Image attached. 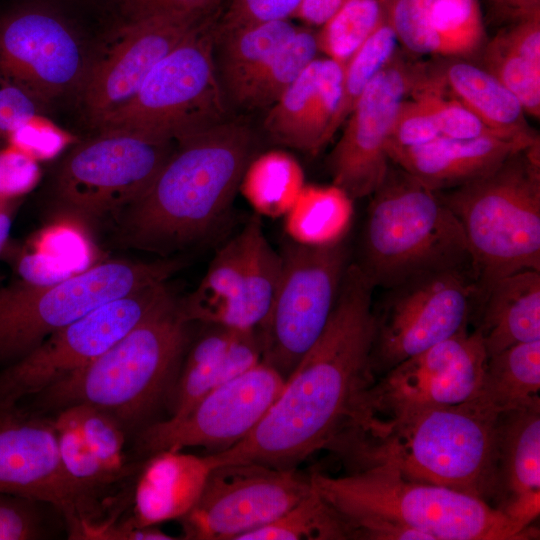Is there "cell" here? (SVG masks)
Listing matches in <instances>:
<instances>
[{"label": "cell", "instance_id": "cell-1", "mask_svg": "<svg viewBox=\"0 0 540 540\" xmlns=\"http://www.w3.org/2000/svg\"><path fill=\"white\" fill-rule=\"evenodd\" d=\"M373 290L359 266L350 263L321 335L254 429L230 448L209 454L212 469L236 463L296 469L327 448L376 381L371 365Z\"/></svg>", "mask_w": 540, "mask_h": 540}, {"label": "cell", "instance_id": "cell-2", "mask_svg": "<svg viewBox=\"0 0 540 540\" xmlns=\"http://www.w3.org/2000/svg\"><path fill=\"white\" fill-rule=\"evenodd\" d=\"M499 415L476 400L351 419L326 449L348 472L372 467L479 497L496 492ZM493 505V503L491 504Z\"/></svg>", "mask_w": 540, "mask_h": 540}, {"label": "cell", "instance_id": "cell-3", "mask_svg": "<svg viewBox=\"0 0 540 540\" xmlns=\"http://www.w3.org/2000/svg\"><path fill=\"white\" fill-rule=\"evenodd\" d=\"M254 132L225 120L177 142L149 189L118 214V238L166 256L205 239L224 221L254 157Z\"/></svg>", "mask_w": 540, "mask_h": 540}, {"label": "cell", "instance_id": "cell-4", "mask_svg": "<svg viewBox=\"0 0 540 540\" xmlns=\"http://www.w3.org/2000/svg\"><path fill=\"white\" fill-rule=\"evenodd\" d=\"M313 489L342 517L352 539L392 526L416 540H530L539 538L485 500L448 487L372 467L332 477L309 475Z\"/></svg>", "mask_w": 540, "mask_h": 540}, {"label": "cell", "instance_id": "cell-5", "mask_svg": "<svg viewBox=\"0 0 540 540\" xmlns=\"http://www.w3.org/2000/svg\"><path fill=\"white\" fill-rule=\"evenodd\" d=\"M191 322L169 292L133 329L89 364L35 397L43 409L90 405L116 418L127 434L154 422L166 406L191 341Z\"/></svg>", "mask_w": 540, "mask_h": 540}, {"label": "cell", "instance_id": "cell-6", "mask_svg": "<svg viewBox=\"0 0 540 540\" xmlns=\"http://www.w3.org/2000/svg\"><path fill=\"white\" fill-rule=\"evenodd\" d=\"M463 229L478 308L498 280L540 271V141L491 173L440 194Z\"/></svg>", "mask_w": 540, "mask_h": 540}, {"label": "cell", "instance_id": "cell-7", "mask_svg": "<svg viewBox=\"0 0 540 540\" xmlns=\"http://www.w3.org/2000/svg\"><path fill=\"white\" fill-rule=\"evenodd\" d=\"M390 165L364 223L359 266L386 290L420 274L471 265L461 224L438 192Z\"/></svg>", "mask_w": 540, "mask_h": 540}, {"label": "cell", "instance_id": "cell-8", "mask_svg": "<svg viewBox=\"0 0 540 540\" xmlns=\"http://www.w3.org/2000/svg\"><path fill=\"white\" fill-rule=\"evenodd\" d=\"M181 265L176 259L110 260L51 284L21 280L0 288V367L95 308L166 282Z\"/></svg>", "mask_w": 540, "mask_h": 540}, {"label": "cell", "instance_id": "cell-9", "mask_svg": "<svg viewBox=\"0 0 540 540\" xmlns=\"http://www.w3.org/2000/svg\"><path fill=\"white\" fill-rule=\"evenodd\" d=\"M213 51L209 20L164 56L134 96L94 128L132 129L179 142L224 122L226 95Z\"/></svg>", "mask_w": 540, "mask_h": 540}, {"label": "cell", "instance_id": "cell-10", "mask_svg": "<svg viewBox=\"0 0 540 540\" xmlns=\"http://www.w3.org/2000/svg\"><path fill=\"white\" fill-rule=\"evenodd\" d=\"M176 145L132 129L99 130L62 161L55 181L57 202L83 217L115 216L149 189Z\"/></svg>", "mask_w": 540, "mask_h": 540}, {"label": "cell", "instance_id": "cell-11", "mask_svg": "<svg viewBox=\"0 0 540 540\" xmlns=\"http://www.w3.org/2000/svg\"><path fill=\"white\" fill-rule=\"evenodd\" d=\"M271 310L259 329L262 360L286 379L323 332L349 262L344 239L304 245L288 239Z\"/></svg>", "mask_w": 540, "mask_h": 540}, {"label": "cell", "instance_id": "cell-12", "mask_svg": "<svg viewBox=\"0 0 540 540\" xmlns=\"http://www.w3.org/2000/svg\"><path fill=\"white\" fill-rule=\"evenodd\" d=\"M477 309L471 265L429 271L388 289L380 311L374 310L371 365L375 376L467 330Z\"/></svg>", "mask_w": 540, "mask_h": 540}, {"label": "cell", "instance_id": "cell-13", "mask_svg": "<svg viewBox=\"0 0 540 540\" xmlns=\"http://www.w3.org/2000/svg\"><path fill=\"white\" fill-rule=\"evenodd\" d=\"M170 292L165 282L107 302L53 332L0 369V406L32 397L89 364L133 329Z\"/></svg>", "mask_w": 540, "mask_h": 540}, {"label": "cell", "instance_id": "cell-14", "mask_svg": "<svg viewBox=\"0 0 540 540\" xmlns=\"http://www.w3.org/2000/svg\"><path fill=\"white\" fill-rule=\"evenodd\" d=\"M0 491L49 505L65 520L70 539L95 522L96 498L65 471L53 419L20 402L0 406Z\"/></svg>", "mask_w": 540, "mask_h": 540}, {"label": "cell", "instance_id": "cell-15", "mask_svg": "<svg viewBox=\"0 0 540 540\" xmlns=\"http://www.w3.org/2000/svg\"><path fill=\"white\" fill-rule=\"evenodd\" d=\"M312 490L296 469L258 463L213 468L193 508L179 521L188 540H238L278 519Z\"/></svg>", "mask_w": 540, "mask_h": 540}, {"label": "cell", "instance_id": "cell-16", "mask_svg": "<svg viewBox=\"0 0 540 540\" xmlns=\"http://www.w3.org/2000/svg\"><path fill=\"white\" fill-rule=\"evenodd\" d=\"M285 378L261 360L201 397L187 412L155 420L135 437V450L148 457L162 450L203 447L220 452L245 438L279 396Z\"/></svg>", "mask_w": 540, "mask_h": 540}, {"label": "cell", "instance_id": "cell-17", "mask_svg": "<svg viewBox=\"0 0 540 540\" xmlns=\"http://www.w3.org/2000/svg\"><path fill=\"white\" fill-rule=\"evenodd\" d=\"M487 358L479 333L464 330L384 373L363 393L352 418L471 401L480 390Z\"/></svg>", "mask_w": 540, "mask_h": 540}, {"label": "cell", "instance_id": "cell-18", "mask_svg": "<svg viewBox=\"0 0 540 540\" xmlns=\"http://www.w3.org/2000/svg\"><path fill=\"white\" fill-rule=\"evenodd\" d=\"M89 67L79 37L57 14L28 7L0 21V79L44 104L80 92Z\"/></svg>", "mask_w": 540, "mask_h": 540}, {"label": "cell", "instance_id": "cell-19", "mask_svg": "<svg viewBox=\"0 0 540 540\" xmlns=\"http://www.w3.org/2000/svg\"><path fill=\"white\" fill-rule=\"evenodd\" d=\"M412 84L413 67L394 56L370 81L347 117L327 167L333 185L351 199L371 196L385 179L391 165L387 144L392 124Z\"/></svg>", "mask_w": 540, "mask_h": 540}, {"label": "cell", "instance_id": "cell-20", "mask_svg": "<svg viewBox=\"0 0 540 540\" xmlns=\"http://www.w3.org/2000/svg\"><path fill=\"white\" fill-rule=\"evenodd\" d=\"M206 21L173 15L132 18L110 49L89 67L80 91L92 126L129 101L153 67Z\"/></svg>", "mask_w": 540, "mask_h": 540}, {"label": "cell", "instance_id": "cell-21", "mask_svg": "<svg viewBox=\"0 0 540 540\" xmlns=\"http://www.w3.org/2000/svg\"><path fill=\"white\" fill-rule=\"evenodd\" d=\"M343 65L314 59L269 107L263 127L274 142L310 154L334 136Z\"/></svg>", "mask_w": 540, "mask_h": 540}, {"label": "cell", "instance_id": "cell-22", "mask_svg": "<svg viewBox=\"0 0 540 540\" xmlns=\"http://www.w3.org/2000/svg\"><path fill=\"white\" fill-rule=\"evenodd\" d=\"M539 137L507 138L496 135L473 139L438 136L413 147H388L391 162L429 189L450 190L481 178L512 154L539 142Z\"/></svg>", "mask_w": 540, "mask_h": 540}, {"label": "cell", "instance_id": "cell-23", "mask_svg": "<svg viewBox=\"0 0 540 540\" xmlns=\"http://www.w3.org/2000/svg\"><path fill=\"white\" fill-rule=\"evenodd\" d=\"M493 506L525 528L540 514V404L499 415Z\"/></svg>", "mask_w": 540, "mask_h": 540}, {"label": "cell", "instance_id": "cell-24", "mask_svg": "<svg viewBox=\"0 0 540 540\" xmlns=\"http://www.w3.org/2000/svg\"><path fill=\"white\" fill-rule=\"evenodd\" d=\"M189 343L179 374L169 394V416L187 412L201 397L247 371L262 360L259 329L238 330L204 324Z\"/></svg>", "mask_w": 540, "mask_h": 540}, {"label": "cell", "instance_id": "cell-25", "mask_svg": "<svg viewBox=\"0 0 540 540\" xmlns=\"http://www.w3.org/2000/svg\"><path fill=\"white\" fill-rule=\"evenodd\" d=\"M212 470L209 455L162 450L143 461L133 493L136 526H157L180 520L197 502Z\"/></svg>", "mask_w": 540, "mask_h": 540}, {"label": "cell", "instance_id": "cell-26", "mask_svg": "<svg viewBox=\"0 0 540 540\" xmlns=\"http://www.w3.org/2000/svg\"><path fill=\"white\" fill-rule=\"evenodd\" d=\"M417 86L430 87L458 100L491 130L509 138H538L517 97L483 67L454 58L419 66Z\"/></svg>", "mask_w": 540, "mask_h": 540}, {"label": "cell", "instance_id": "cell-27", "mask_svg": "<svg viewBox=\"0 0 540 540\" xmlns=\"http://www.w3.org/2000/svg\"><path fill=\"white\" fill-rule=\"evenodd\" d=\"M476 331L487 357L540 341V271L522 270L495 282L479 308Z\"/></svg>", "mask_w": 540, "mask_h": 540}, {"label": "cell", "instance_id": "cell-28", "mask_svg": "<svg viewBox=\"0 0 540 540\" xmlns=\"http://www.w3.org/2000/svg\"><path fill=\"white\" fill-rule=\"evenodd\" d=\"M246 288L244 247L239 232L216 253L197 288L180 300V305L193 323L244 330Z\"/></svg>", "mask_w": 540, "mask_h": 540}, {"label": "cell", "instance_id": "cell-29", "mask_svg": "<svg viewBox=\"0 0 540 540\" xmlns=\"http://www.w3.org/2000/svg\"><path fill=\"white\" fill-rule=\"evenodd\" d=\"M540 341L513 345L487 358L474 398L498 415L540 404Z\"/></svg>", "mask_w": 540, "mask_h": 540}, {"label": "cell", "instance_id": "cell-30", "mask_svg": "<svg viewBox=\"0 0 540 540\" xmlns=\"http://www.w3.org/2000/svg\"><path fill=\"white\" fill-rule=\"evenodd\" d=\"M297 29L284 19L214 35L220 43L217 71L225 95L232 100Z\"/></svg>", "mask_w": 540, "mask_h": 540}, {"label": "cell", "instance_id": "cell-31", "mask_svg": "<svg viewBox=\"0 0 540 540\" xmlns=\"http://www.w3.org/2000/svg\"><path fill=\"white\" fill-rule=\"evenodd\" d=\"M353 216V199L335 185H304L284 215L288 238L304 245H325L345 238Z\"/></svg>", "mask_w": 540, "mask_h": 540}, {"label": "cell", "instance_id": "cell-32", "mask_svg": "<svg viewBox=\"0 0 540 540\" xmlns=\"http://www.w3.org/2000/svg\"><path fill=\"white\" fill-rule=\"evenodd\" d=\"M304 185L303 169L294 157L269 151L251 159L239 189L256 214L276 218L289 211Z\"/></svg>", "mask_w": 540, "mask_h": 540}, {"label": "cell", "instance_id": "cell-33", "mask_svg": "<svg viewBox=\"0 0 540 540\" xmlns=\"http://www.w3.org/2000/svg\"><path fill=\"white\" fill-rule=\"evenodd\" d=\"M485 69L519 100L526 114L540 117V48L507 26L486 45Z\"/></svg>", "mask_w": 540, "mask_h": 540}, {"label": "cell", "instance_id": "cell-34", "mask_svg": "<svg viewBox=\"0 0 540 540\" xmlns=\"http://www.w3.org/2000/svg\"><path fill=\"white\" fill-rule=\"evenodd\" d=\"M317 32L298 27L295 34L248 80L232 101L245 109L270 107L317 58Z\"/></svg>", "mask_w": 540, "mask_h": 540}, {"label": "cell", "instance_id": "cell-35", "mask_svg": "<svg viewBox=\"0 0 540 540\" xmlns=\"http://www.w3.org/2000/svg\"><path fill=\"white\" fill-rule=\"evenodd\" d=\"M304 539H352L347 523L313 487L305 497L278 519L242 535L238 540Z\"/></svg>", "mask_w": 540, "mask_h": 540}, {"label": "cell", "instance_id": "cell-36", "mask_svg": "<svg viewBox=\"0 0 540 540\" xmlns=\"http://www.w3.org/2000/svg\"><path fill=\"white\" fill-rule=\"evenodd\" d=\"M385 19L379 0H347L317 32L319 51L344 66Z\"/></svg>", "mask_w": 540, "mask_h": 540}, {"label": "cell", "instance_id": "cell-37", "mask_svg": "<svg viewBox=\"0 0 540 540\" xmlns=\"http://www.w3.org/2000/svg\"><path fill=\"white\" fill-rule=\"evenodd\" d=\"M428 17L438 38L441 56L469 57L484 43L479 0H434L429 6Z\"/></svg>", "mask_w": 540, "mask_h": 540}, {"label": "cell", "instance_id": "cell-38", "mask_svg": "<svg viewBox=\"0 0 540 540\" xmlns=\"http://www.w3.org/2000/svg\"><path fill=\"white\" fill-rule=\"evenodd\" d=\"M397 42L394 30L385 19L344 65L342 96L334 124L336 131L370 81L395 56Z\"/></svg>", "mask_w": 540, "mask_h": 540}, {"label": "cell", "instance_id": "cell-39", "mask_svg": "<svg viewBox=\"0 0 540 540\" xmlns=\"http://www.w3.org/2000/svg\"><path fill=\"white\" fill-rule=\"evenodd\" d=\"M62 465L85 492L94 498L115 479L107 472L87 445L73 406L58 411L53 418Z\"/></svg>", "mask_w": 540, "mask_h": 540}, {"label": "cell", "instance_id": "cell-40", "mask_svg": "<svg viewBox=\"0 0 540 540\" xmlns=\"http://www.w3.org/2000/svg\"><path fill=\"white\" fill-rule=\"evenodd\" d=\"M73 407L84 439L94 456L115 479L123 477L127 472L123 454L127 435L124 427L99 408L85 404Z\"/></svg>", "mask_w": 540, "mask_h": 540}, {"label": "cell", "instance_id": "cell-41", "mask_svg": "<svg viewBox=\"0 0 540 540\" xmlns=\"http://www.w3.org/2000/svg\"><path fill=\"white\" fill-rule=\"evenodd\" d=\"M429 6L420 0H393L384 9L398 41L411 52L440 55L438 38L428 17Z\"/></svg>", "mask_w": 540, "mask_h": 540}, {"label": "cell", "instance_id": "cell-42", "mask_svg": "<svg viewBox=\"0 0 540 540\" xmlns=\"http://www.w3.org/2000/svg\"><path fill=\"white\" fill-rule=\"evenodd\" d=\"M411 92L414 96L424 97L430 105L440 136L453 139H473L488 135L502 136L491 130L478 116L456 99H448L447 96L429 87H419Z\"/></svg>", "mask_w": 540, "mask_h": 540}, {"label": "cell", "instance_id": "cell-43", "mask_svg": "<svg viewBox=\"0 0 540 540\" xmlns=\"http://www.w3.org/2000/svg\"><path fill=\"white\" fill-rule=\"evenodd\" d=\"M440 136L434 113L422 96L402 100L390 132L388 147H413Z\"/></svg>", "mask_w": 540, "mask_h": 540}, {"label": "cell", "instance_id": "cell-44", "mask_svg": "<svg viewBox=\"0 0 540 540\" xmlns=\"http://www.w3.org/2000/svg\"><path fill=\"white\" fill-rule=\"evenodd\" d=\"M43 505L33 499L0 491V540L44 538Z\"/></svg>", "mask_w": 540, "mask_h": 540}, {"label": "cell", "instance_id": "cell-45", "mask_svg": "<svg viewBox=\"0 0 540 540\" xmlns=\"http://www.w3.org/2000/svg\"><path fill=\"white\" fill-rule=\"evenodd\" d=\"M302 0H229L214 35L292 18Z\"/></svg>", "mask_w": 540, "mask_h": 540}, {"label": "cell", "instance_id": "cell-46", "mask_svg": "<svg viewBox=\"0 0 540 540\" xmlns=\"http://www.w3.org/2000/svg\"><path fill=\"white\" fill-rule=\"evenodd\" d=\"M44 105L21 87L0 79V135L8 136L32 118L42 115Z\"/></svg>", "mask_w": 540, "mask_h": 540}, {"label": "cell", "instance_id": "cell-47", "mask_svg": "<svg viewBox=\"0 0 540 540\" xmlns=\"http://www.w3.org/2000/svg\"><path fill=\"white\" fill-rule=\"evenodd\" d=\"M222 0H130L133 17L173 15L211 20Z\"/></svg>", "mask_w": 540, "mask_h": 540}, {"label": "cell", "instance_id": "cell-48", "mask_svg": "<svg viewBox=\"0 0 540 540\" xmlns=\"http://www.w3.org/2000/svg\"><path fill=\"white\" fill-rule=\"evenodd\" d=\"M36 166L26 153L10 146L0 151V196L10 198L26 191L36 178Z\"/></svg>", "mask_w": 540, "mask_h": 540}, {"label": "cell", "instance_id": "cell-49", "mask_svg": "<svg viewBox=\"0 0 540 540\" xmlns=\"http://www.w3.org/2000/svg\"><path fill=\"white\" fill-rule=\"evenodd\" d=\"M81 539L171 540L176 539V537L161 531L157 526L139 527L127 519L120 522L107 520L89 524L84 528Z\"/></svg>", "mask_w": 540, "mask_h": 540}, {"label": "cell", "instance_id": "cell-50", "mask_svg": "<svg viewBox=\"0 0 540 540\" xmlns=\"http://www.w3.org/2000/svg\"><path fill=\"white\" fill-rule=\"evenodd\" d=\"M347 0H302L292 18L309 26H322Z\"/></svg>", "mask_w": 540, "mask_h": 540}, {"label": "cell", "instance_id": "cell-51", "mask_svg": "<svg viewBox=\"0 0 540 540\" xmlns=\"http://www.w3.org/2000/svg\"><path fill=\"white\" fill-rule=\"evenodd\" d=\"M494 15L512 23L540 13V0H487Z\"/></svg>", "mask_w": 540, "mask_h": 540}, {"label": "cell", "instance_id": "cell-52", "mask_svg": "<svg viewBox=\"0 0 540 540\" xmlns=\"http://www.w3.org/2000/svg\"><path fill=\"white\" fill-rule=\"evenodd\" d=\"M7 199L0 196V253L6 245L12 226L13 208Z\"/></svg>", "mask_w": 540, "mask_h": 540}, {"label": "cell", "instance_id": "cell-53", "mask_svg": "<svg viewBox=\"0 0 540 540\" xmlns=\"http://www.w3.org/2000/svg\"><path fill=\"white\" fill-rule=\"evenodd\" d=\"M422 2H424L425 4H427L428 6L431 5V3L434 1V0H420Z\"/></svg>", "mask_w": 540, "mask_h": 540}]
</instances>
